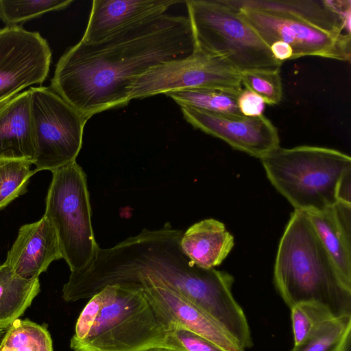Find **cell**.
<instances>
[{
  "mask_svg": "<svg viewBox=\"0 0 351 351\" xmlns=\"http://www.w3.org/2000/svg\"><path fill=\"white\" fill-rule=\"evenodd\" d=\"M182 233L167 222L159 230L143 229L114 247H99L86 267L71 272L62 288L63 299L90 298L106 286H131L147 278L189 300L230 335H238L247 320L232 293L234 278L226 271L193 264L181 249Z\"/></svg>",
  "mask_w": 351,
  "mask_h": 351,
  "instance_id": "obj_1",
  "label": "cell"
},
{
  "mask_svg": "<svg viewBox=\"0 0 351 351\" xmlns=\"http://www.w3.org/2000/svg\"><path fill=\"white\" fill-rule=\"evenodd\" d=\"M195 48L189 18L163 14L101 41L80 40L60 58L49 88L88 120L128 105L138 76Z\"/></svg>",
  "mask_w": 351,
  "mask_h": 351,
  "instance_id": "obj_2",
  "label": "cell"
},
{
  "mask_svg": "<svg viewBox=\"0 0 351 351\" xmlns=\"http://www.w3.org/2000/svg\"><path fill=\"white\" fill-rule=\"evenodd\" d=\"M276 287L291 308L305 301L326 305L336 317L351 315V288L343 282L306 212L295 210L278 245Z\"/></svg>",
  "mask_w": 351,
  "mask_h": 351,
  "instance_id": "obj_3",
  "label": "cell"
},
{
  "mask_svg": "<svg viewBox=\"0 0 351 351\" xmlns=\"http://www.w3.org/2000/svg\"><path fill=\"white\" fill-rule=\"evenodd\" d=\"M102 289L101 308L87 335L70 341L73 351H186L174 334L176 326L152 305L142 288L114 285Z\"/></svg>",
  "mask_w": 351,
  "mask_h": 351,
  "instance_id": "obj_4",
  "label": "cell"
},
{
  "mask_svg": "<svg viewBox=\"0 0 351 351\" xmlns=\"http://www.w3.org/2000/svg\"><path fill=\"white\" fill-rule=\"evenodd\" d=\"M261 160L272 185L295 210L304 212L335 204L340 178L351 169L348 155L316 146L278 147Z\"/></svg>",
  "mask_w": 351,
  "mask_h": 351,
  "instance_id": "obj_5",
  "label": "cell"
},
{
  "mask_svg": "<svg viewBox=\"0 0 351 351\" xmlns=\"http://www.w3.org/2000/svg\"><path fill=\"white\" fill-rule=\"evenodd\" d=\"M184 2L195 45L199 49L225 60L239 73L282 65L239 10L225 0Z\"/></svg>",
  "mask_w": 351,
  "mask_h": 351,
  "instance_id": "obj_6",
  "label": "cell"
},
{
  "mask_svg": "<svg viewBox=\"0 0 351 351\" xmlns=\"http://www.w3.org/2000/svg\"><path fill=\"white\" fill-rule=\"evenodd\" d=\"M45 206L44 216L56 232L71 272L84 269L99 246L92 228L86 175L76 161L52 171Z\"/></svg>",
  "mask_w": 351,
  "mask_h": 351,
  "instance_id": "obj_7",
  "label": "cell"
},
{
  "mask_svg": "<svg viewBox=\"0 0 351 351\" xmlns=\"http://www.w3.org/2000/svg\"><path fill=\"white\" fill-rule=\"evenodd\" d=\"M35 173L51 172L75 161L88 119L49 87H31Z\"/></svg>",
  "mask_w": 351,
  "mask_h": 351,
  "instance_id": "obj_8",
  "label": "cell"
},
{
  "mask_svg": "<svg viewBox=\"0 0 351 351\" xmlns=\"http://www.w3.org/2000/svg\"><path fill=\"white\" fill-rule=\"evenodd\" d=\"M241 84L239 73L228 62L195 45L190 56L162 62L138 76L130 86L129 100L204 88L239 93Z\"/></svg>",
  "mask_w": 351,
  "mask_h": 351,
  "instance_id": "obj_9",
  "label": "cell"
},
{
  "mask_svg": "<svg viewBox=\"0 0 351 351\" xmlns=\"http://www.w3.org/2000/svg\"><path fill=\"white\" fill-rule=\"evenodd\" d=\"M262 40L269 47L276 41L289 45L292 60L317 56L349 62L351 36L324 30L291 14L269 10L237 8Z\"/></svg>",
  "mask_w": 351,
  "mask_h": 351,
  "instance_id": "obj_10",
  "label": "cell"
},
{
  "mask_svg": "<svg viewBox=\"0 0 351 351\" xmlns=\"http://www.w3.org/2000/svg\"><path fill=\"white\" fill-rule=\"evenodd\" d=\"M52 53L38 32L19 25L0 29V108L20 92L48 77Z\"/></svg>",
  "mask_w": 351,
  "mask_h": 351,
  "instance_id": "obj_11",
  "label": "cell"
},
{
  "mask_svg": "<svg viewBox=\"0 0 351 351\" xmlns=\"http://www.w3.org/2000/svg\"><path fill=\"white\" fill-rule=\"evenodd\" d=\"M193 128L220 138L235 149L260 159L280 147L277 128L263 114L257 117L205 111L180 106Z\"/></svg>",
  "mask_w": 351,
  "mask_h": 351,
  "instance_id": "obj_12",
  "label": "cell"
},
{
  "mask_svg": "<svg viewBox=\"0 0 351 351\" xmlns=\"http://www.w3.org/2000/svg\"><path fill=\"white\" fill-rule=\"evenodd\" d=\"M130 287L142 288L152 305L175 326L199 335L224 351H245L217 322L179 293L147 278Z\"/></svg>",
  "mask_w": 351,
  "mask_h": 351,
  "instance_id": "obj_13",
  "label": "cell"
},
{
  "mask_svg": "<svg viewBox=\"0 0 351 351\" xmlns=\"http://www.w3.org/2000/svg\"><path fill=\"white\" fill-rule=\"evenodd\" d=\"M173 0H95L86 29L81 40L92 43L103 40L165 14Z\"/></svg>",
  "mask_w": 351,
  "mask_h": 351,
  "instance_id": "obj_14",
  "label": "cell"
},
{
  "mask_svg": "<svg viewBox=\"0 0 351 351\" xmlns=\"http://www.w3.org/2000/svg\"><path fill=\"white\" fill-rule=\"evenodd\" d=\"M61 258L56 232L43 215L40 220L20 228L3 263L19 276L31 280L38 278L53 261Z\"/></svg>",
  "mask_w": 351,
  "mask_h": 351,
  "instance_id": "obj_15",
  "label": "cell"
},
{
  "mask_svg": "<svg viewBox=\"0 0 351 351\" xmlns=\"http://www.w3.org/2000/svg\"><path fill=\"white\" fill-rule=\"evenodd\" d=\"M235 8L284 12L332 34H348L345 24L350 22L351 1L225 0ZM350 35V34H349Z\"/></svg>",
  "mask_w": 351,
  "mask_h": 351,
  "instance_id": "obj_16",
  "label": "cell"
},
{
  "mask_svg": "<svg viewBox=\"0 0 351 351\" xmlns=\"http://www.w3.org/2000/svg\"><path fill=\"white\" fill-rule=\"evenodd\" d=\"M306 213L343 282L351 288V204L337 201L324 210Z\"/></svg>",
  "mask_w": 351,
  "mask_h": 351,
  "instance_id": "obj_17",
  "label": "cell"
},
{
  "mask_svg": "<svg viewBox=\"0 0 351 351\" xmlns=\"http://www.w3.org/2000/svg\"><path fill=\"white\" fill-rule=\"evenodd\" d=\"M36 143L33 128L31 93H21L0 108V160L30 161Z\"/></svg>",
  "mask_w": 351,
  "mask_h": 351,
  "instance_id": "obj_18",
  "label": "cell"
},
{
  "mask_svg": "<svg viewBox=\"0 0 351 351\" xmlns=\"http://www.w3.org/2000/svg\"><path fill=\"white\" fill-rule=\"evenodd\" d=\"M234 237L224 224L214 219L200 221L184 232L180 247L195 265L212 269L219 265L234 246Z\"/></svg>",
  "mask_w": 351,
  "mask_h": 351,
  "instance_id": "obj_19",
  "label": "cell"
},
{
  "mask_svg": "<svg viewBox=\"0 0 351 351\" xmlns=\"http://www.w3.org/2000/svg\"><path fill=\"white\" fill-rule=\"evenodd\" d=\"M40 292L39 278L27 280L8 265H0V328L19 319Z\"/></svg>",
  "mask_w": 351,
  "mask_h": 351,
  "instance_id": "obj_20",
  "label": "cell"
},
{
  "mask_svg": "<svg viewBox=\"0 0 351 351\" xmlns=\"http://www.w3.org/2000/svg\"><path fill=\"white\" fill-rule=\"evenodd\" d=\"M239 93L204 88L171 91L165 95L174 100L180 107L185 106L213 112L243 116L237 105Z\"/></svg>",
  "mask_w": 351,
  "mask_h": 351,
  "instance_id": "obj_21",
  "label": "cell"
},
{
  "mask_svg": "<svg viewBox=\"0 0 351 351\" xmlns=\"http://www.w3.org/2000/svg\"><path fill=\"white\" fill-rule=\"evenodd\" d=\"M0 351H53L47 329L29 319H16L0 342Z\"/></svg>",
  "mask_w": 351,
  "mask_h": 351,
  "instance_id": "obj_22",
  "label": "cell"
},
{
  "mask_svg": "<svg viewBox=\"0 0 351 351\" xmlns=\"http://www.w3.org/2000/svg\"><path fill=\"white\" fill-rule=\"evenodd\" d=\"M351 332V315L335 317L322 325L291 351H340Z\"/></svg>",
  "mask_w": 351,
  "mask_h": 351,
  "instance_id": "obj_23",
  "label": "cell"
},
{
  "mask_svg": "<svg viewBox=\"0 0 351 351\" xmlns=\"http://www.w3.org/2000/svg\"><path fill=\"white\" fill-rule=\"evenodd\" d=\"M32 162L22 160H0V210L27 191L35 173Z\"/></svg>",
  "mask_w": 351,
  "mask_h": 351,
  "instance_id": "obj_24",
  "label": "cell"
},
{
  "mask_svg": "<svg viewBox=\"0 0 351 351\" xmlns=\"http://www.w3.org/2000/svg\"><path fill=\"white\" fill-rule=\"evenodd\" d=\"M294 345H298L322 325L337 317L325 304L315 301L298 302L290 308Z\"/></svg>",
  "mask_w": 351,
  "mask_h": 351,
  "instance_id": "obj_25",
  "label": "cell"
},
{
  "mask_svg": "<svg viewBox=\"0 0 351 351\" xmlns=\"http://www.w3.org/2000/svg\"><path fill=\"white\" fill-rule=\"evenodd\" d=\"M73 0H0V19L6 27L16 26L45 13L64 9Z\"/></svg>",
  "mask_w": 351,
  "mask_h": 351,
  "instance_id": "obj_26",
  "label": "cell"
},
{
  "mask_svg": "<svg viewBox=\"0 0 351 351\" xmlns=\"http://www.w3.org/2000/svg\"><path fill=\"white\" fill-rule=\"evenodd\" d=\"M241 84L259 95L267 104L274 105L282 97L280 68L248 69L239 73Z\"/></svg>",
  "mask_w": 351,
  "mask_h": 351,
  "instance_id": "obj_27",
  "label": "cell"
},
{
  "mask_svg": "<svg viewBox=\"0 0 351 351\" xmlns=\"http://www.w3.org/2000/svg\"><path fill=\"white\" fill-rule=\"evenodd\" d=\"M105 292L104 289L93 295L81 312L75 328V333L71 341H80L84 339L98 314L104 303Z\"/></svg>",
  "mask_w": 351,
  "mask_h": 351,
  "instance_id": "obj_28",
  "label": "cell"
},
{
  "mask_svg": "<svg viewBox=\"0 0 351 351\" xmlns=\"http://www.w3.org/2000/svg\"><path fill=\"white\" fill-rule=\"evenodd\" d=\"M174 334L186 351H224L207 339L178 326Z\"/></svg>",
  "mask_w": 351,
  "mask_h": 351,
  "instance_id": "obj_29",
  "label": "cell"
},
{
  "mask_svg": "<svg viewBox=\"0 0 351 351\" xmlns=\"http://www.w3.org/2000/svg\"><path fill=\"white\" fill-rule=\"evenodd\" d=\"M265 102L258 95L245 88L237 97L238 108L245 117H257L263 114Z\"/></svg>",
  "mask_w": 351,
  "mask_h": 351,
  "instance_id": "obj_30",
  "label": "cell"
},
{
  "mask_svg": "<svg viewBox=\"0 0 351 351\" xmlns=\"http://www.w3.org/2000/svg\"><path fill=\"white\" fill-rule=\"evenodd\" d=\"M351 169H348L341 176L337 189V201L351 204Z\"/></svg>",
  "mask_w": 351,
  "mask_h": 351,
  "instance_id": "obj_31",
  "label": "cell"
},
{
  "mask_svg": "<svg viewBox=\"0 0 351 351\" xmlns=\"http://www.w3.org/2000/svg\"><path fill=\"white\" fill-rule=\"evenodd\" d=\"M270 51L276 60L282 63L287 60H292L293 51L291 47L282 41H276L270 46Z\"/></svg>",
  "mask_w": 351,
  "mask_h": 351,
  "instance_id": "obj_32",
  "label": "cell"
},
{
  "mask_svg": "<svg viewBox=\"0 0 351 351\" xmlns=\"http://www.w3.org/2000/svg\"><path fill=\"white\" fill-rule=\"evenodd\" d=\"M351 332L345 338L340 351H350Z\"/></svg>",
  "mask_w": 351,
  "mask_h": 351,
  "instance_id": "obj_33",
  "label": "cell"
},
{
  "mask_svg": "<svg viewBox=\"0 0 351 351\" xmlns=\"http://www.w3.org/2000/svg\"><path fill=\"white\" fill-rule=\"evenodd\" d=\"M146 351H175L171 350L163 349V348H153Z\"/></svg>",
  "mask_w": 351,
  "mask_h": 351,
  "instance_id": "obj_34",
  "label": "cell"
},
{
  "mask_svg": "<svg viewBox=\"0 0 351 351\" xmlns=\"http://www.w3.org/2000/svg\"><path fill=\"white\" fill-rule=\"evenodd\" d=\"M5 329L0 328V339L2 338L3 335L5 334Z\"/></svg>",
  "mask_w": 351,
  "mask_h": 351,
  "instance_id": "obj_35",
  "label": "cell"
}]
</instances>
